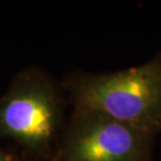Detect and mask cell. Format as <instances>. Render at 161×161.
Wrapping results in <instances>:
<instances>
[{
	"label": "cell",
	"instance_id": "7a4b0ae2",
	"mask_svg": "<svg viewBox=\"0 0 161 161\" xmlns=\"http://www.w3.org/2000/svg\"><path fill=\"white\" fill-rule=\"evenodd\" d=\"M65 147L66 161H149L153 135L95 112L80 111Z\"/></svg>",
	"mask_w": 161,
	"mask_h": 161
},
{
	"label": "cell",
	"instance_id": "277c9868",
	"mask_svg": "<svg viewBox=\"0 0 161 161\" xmlns=\"http://www.w3.org/2000/svg\"><path fill=\"white\" fill-rule=\"evenodd\" d=\"M0 161H2V159H1V157H0Z\"/></svg>",
	"mask_w": 161,
	"mask_h": 161
},
{
	"label": "cell",
	"instance_id": "6da1fadb",
	"mask_svg": "<svg viewBox=\"0 0 161 161\" xmlns=\"http://www.w3.org/2000/svg\"><path fill=\"white\" fill-rule=\"evenodd\" d=\"M75 96L80 111L104 114L154 136L161 131V54L139 66L84 78Z\"/></svg>",
	"mask_w": 161,
	"mask_h": 161
},
{
	"label": "cell",
	"instance_id": "3957f363",
	"mask_svg": "<svg viewBox=\"0 0 161 161\" xmlns=\"http://www.w3.org/2000/svg\"><path fill=\"white\" fill-rule=\"evenodd\" d=\"M53 98L42 90L17 93L0 108V125L6 133L28 144L45 143L57 124Z\"/></svg>",
	"mask_w": 161,
	"mask_h": 161
}]
</instances>
